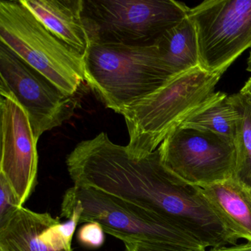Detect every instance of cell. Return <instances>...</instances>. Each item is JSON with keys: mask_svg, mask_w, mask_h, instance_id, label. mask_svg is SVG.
I'll return each instance as SVG.
<instances>
[{"mask_svg": "<svg viewBox=\"0 0 251 251\" xmlns=\"http://www.w3.org/2000/svg\"><path fill=\"white\" fill-rule=\"evenodd\" d=\"M60 223L50 213L21 207L0 226V251H73L58 249L42 236L45 229Z\"/></svg>", "mask_w": 251, "mask_h": 251, "instance_id": "cell-11", "label": "cell"}, {"mask_svg": "<svg viewBox=\"0 0 251 251\" xmlns=\"http://www.w3.org/2000/svg\"><path fill=\"white\" fill-rule=\"evenodd\" d=\"M0 176L9 183L23 206L37 182L38 140L25 110L9 92L0 91Z\"/></svg>", "mask_w": 251, "mask_h": 251, "instance_id": "cell-9", "label": "cell"}, {"mask_svg": "<svg viewBox=\"0 0 251 251\" xmlns=\"http://www.w3.org/2000/svg\"><path fill=\"white\" fill-rule=\"evenodd\" d=\"M233 96L242 114L234 139L236 161L233 177L251 189V102L241 93Z\"/></svg>", "mask_w": 251, "mask_h": 251, "instance_id": "cell-15", "label": "cell"}, {"mask_svg": "<svg viewBox=\"0 0 251 251\" xmlns=\"http://www.w3.org/2000/svg\"><path fill=\"white\" fill-rule=\"evenodd\" d=\"M57 38L84 57L91 42L83 23V0H22Z\"/></svg>", "mask_w": 251, "mask_h": 251, "instance_id": "cell-10", "label": "cell"}, {"mask_svg": "<svg viewBox=\"0 0 251 251\" xmlns=\"http://www.w3.org/2000/svg\"><path fill=\"white\" fill-rule=\"evenodd\" d=\"M155 46L161 62L173 76L200 67L196 31L188 16L166 31Z\"/></svg>", "mask_w": 251, "mask_h": 251, "instance_id": "cell-13", "label": "cell"}, {"mask_svg": "<svg viewBox=\"0 0 251 251\" xmlns=\"http://www.w3.org/2000/svg\"><path fill=\"white\" fill-rule=\"evenodd\" d=\"M189 10L174 0H83L82 15L91 44L150 47Z\"/></svg>", "mask_w": 251, "mask_h": 251, "instance_id": "cell-5", "label": "cell"}, {"mask_svg": "<svg viewBox=\"0 0 251 251\" xmlns=\"http://www.w3.org/2000/svg\"><path fill=\"white\" fill-rule=\"evenodd\" d=\"M202 189L235 236L251 242V189L233 177Z\"/></svg>", "mask_w": 251, "mask_h": 251, "instance_id": "cell-12", "label": "cell"}, {"mask_svg": "<svg viewBox=\"0 0 251 251\" xmlns=\"http://www.w3.org/2000/svg\"><path fill=\"white\" fill-rule=\"evenodd\" d=\"M21 207L23 205L9 183L0 176V226H3Z\"/></svg>", "mask_w": 251, "mask_h": 251, "instance_id": "cell-16", "label": "cell"}, {"mask_svg": "<svg viewBox=\"0 0 251 251\" xmlns=\"http://www.w3.org/2000/svg\"><path fill=\"white\" fill-rule=\"evenodd\" d=\"M241 118L242 114L233 95L228 96L217 92L208 103L180 126L211 132L234 142Z\"/></svg>", "mask_w": 251, "mask_h": 251, "instance_id": "cell-14", "label": "cell"}, {"mask_svg": "<svg viewBox=\"0 0 251 251\" xmlns=\"http://www.w3.org/2000/svg\"><path fill=\"white\" fill-rule=\"evenodd\" d=\"M0 91L11 93L25 110L37 140L45 132L70 120L77 108V95L63 93L2 42Z\"/></svg>", "mask_w": 251, "mask_h": 251, "instance_id": "cell-8", "label": "cell"}, {"mask_svg": "<svg viewBox=\"0 0 251 251\" xmlns=\"http://www.w3.org/2000/svg\"><path fill=\"white\" fill-rule=\"evenodd\" d=\"M239 93L245 97L251 102V77L245 83Z\"/></svg>", "mask_w": 251, "mask_h": 251, "instance_id": "cell-20", "label": "cell"}, {"mask_svg": "<svg viewBox=\"0 0 251 251\" xmlns=\"http://www.w3.org/2000/svg\"><path fill=\"white\" fill-rule=\"evenodd\" d=\"M61 216L79 224L96 222L105 233L126 242L167 248H205L198 240L158 216L92 188L73 186L63 198Z\"/></svg>", "mask_w": 251, "mask_h": 251, "instance_id": "cell-3", "label": "cell"}, {"mask_svg": "<svg viewBox=\"0 0 251 251\" xmlns=\"http://www.w3.org/2000/svg\"><path fill=\"white\" fill-rule=\"evenodd\" d=\"M105 230L96 222H88L83 224L77 231L79 243L89 249H98L105 242Z\"/></svg>", "mask_w": 251, "mask_h": 251, "instance_id": "cell-17", "label": "cell"}, {"mask_svg": "<svg viewBox=\"0 0 251 251\" xmlns=\"http://www.w3.org/2000/svg\"><path fill=\"white\" fill-rule=\"evenodd\" d=\"M124 244L126 251H206V248L190 249L184 248H167L141 242H126Z\"/></svg>", "mask_w": 251, "mask_h": 251, "instance_id": "cell-18", "label": "cell"}, {"mask_svg": "<svg viewBox=\"0 0 251 251\" xmlns=\"http://www.w3.org/2000/svg\"><path fill=\"white\" fill-rule=\"evenodd\" d=\"M198 41L200 67L225 73L251 49V0H206L189 8Z\"/></svg>", "mask_w": 251, "mask_h": 251, "instance_id": "cell-6", "label": "cell"}, {"mask_svg": "<svg viewBox=\"0 0 251 251\" xmlns=\"http://www.w3.org/2000/svg\"><path fill=\"white\" fill-rule=\"evenodd\" d=\"M224 73L201 67L170 78L158 90L122 111L128 131L129 152L142 157L158 149L167 135L215 95Z\"/></svg>", "mask_w": 251, "mask_h": 251, "instance_id": "cell-1", "label": "cell"}, {"mask_svg": "<svg viewBox=\"0 0 251 251\" xmlns=\"http://www.w3.org/2000/svg\"><path fill=\"white\" fill-rule=\"evenodd\" d=\"M158 149L164 165L191 184L204 187L234 176V142L211 132L179 126Z\"/></svg>", "mask_w": 251, "mask_h": 251, "instance_id": "cell-7", "label": "cell"}, {"mask_svg": "<svg viewBox=\"0 0 251 251\" xmlns=\"http://www.w3.org/2000/svg\"><path fill=\"white\" fill-rule=\"evenodd\" d=\"M209 251H251V242L234 245L230 247L222 246L219 248H211Z\"/></svg>", "mask_w": 251, "mask_h": 251, "instance_id": "cell-19", "label": "cell"}, {"mask_svg": "<svg viewBox=\"0 0 251 251\" xmlns=\"http://www.w3.org/2000/svg\"><path fill=\"white\" fill-rule=\"evenodd\" d=\"M0 42L65 95L75 96L86 82L84 57L48 30L22 0L0 2Z\"/></svg>", "mask_w": 251, "mask_h": 251, "instance_id": "cell-4", "label": "cell"}, {"mask_svg": "<svg viewBox=\"0 0 251 251\" xmlns=\"http://www.w3.org/2000/svg\"></svg>", "mask_w": 251, "mask_h": 251, "instance_id": "cell-21", "label": "cell"}, {"mask_svg": "<svg viewBox=\"0 0 251 251\" xmlns=\"http://www.w3.org/2000/svg\"><path fill=\"white\" fill-rule=\"evenodd\" d=\"M85 77L105 107L121 114L174 77L155 45L91 44L84 56Z\"/></svg>", "mask_w": 251, "mask_h": 251, "instance_id": "cell-2", "label": "cell"}]
</instances>
